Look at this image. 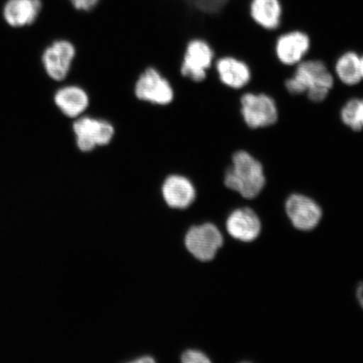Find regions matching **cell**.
<instances>
[{
  "label": "cell",
  "mask_w": 363,
  "mask_h": 363,
  "mask_svg": "<svg viewBox=\"0 0 363 363\" xmlns=\"http://www.w3.org/2000/svg\"><path fill=\"white\" fill-rule=\"evenodd\" d=\"M285 211L295 228L303 231L315 229L322 218L319 204L301 194L290 195L285 202Z\"/></svg>",
  "instance_id": "cell-10"
},
{
  "label": "cell",
  "mask_w": 363,
  "mask_h": 363,
  "mask_svg": "<svg viewBox=\"0 0 363 363\" xmlns=\"http://www.w3.org/2000/svg\"><path fill=\"white\" fill-rule=\"evenodd\" d=\"M77 147L81 152L89 153L107 147L116 135V127L103 118L82 116L72 125Z\"/></svg>",
  "instance_id": "cell-3"
},
{
  "label": "cell",
  "mask_w": 363,
  "mask_h": 363,
  "mask_svg": "<svg viewBox=\"0 0 363 363\" xmlns=\"http://www.w3.org/2000/svg\"><path fill=\"white\" fill-rule=\"evenodd\" d=\"M360 72L362 79H363V56H360Z\"/></svg>",
  "instance_id": "cell-24"
},
{
  "label": "cell",
  "mask_w": 363,
  "mask_h": 363,
  "mask_svg": "<svg viewBox=\"0 0 363 363\" xmlns=\"http://www.w3.org/2000/svg\"><path fill=\"white\" fill-rule=\"evenodd\" d=\"M249 12L252 20L262 29L278 33L283 16L279 0H252Z\"/></svg>",
  "instance_id": "cell-16"
},
{
  "label": "cell",
  "mask_w": 363,
  "mask_h": 363,
  "mask_svg": "<svg viewBox=\"0 0 363 363\" xmlns=\"http://www.w3.org/2000/svg\"><path fill=\"white\" fill-rule=\"evenodd\" d=\"M240 113L249 128H265L276 124L279 108L276 101L266 94L247 93L240 99Z\"/></svg>",
  "instance_id": "cell-6"
},
{
  "label": "cell",
  "mask_w": 363,
  "mask_h": 363,
  "mask_svg": "<svg viewBox=\"0 0 363 363\" xmlns=\"http://www.w3.org/2000/svg\"><path fill=\"white\" fill-rule=\"evenodd\" d=\"M215 61V52L208 40L202 36L189 38L185 45L180 72L194 83H202Z\"/></svg>",
  "instance_id": "cell-4"
},
{
  "label": "cell",
  "mask_w": 363,
  "mask_h": 363,
  "mask_svg": "<svg viewBox=\"0 0 363 363\" xmlns=\"http://www.w3.org/2000/svg\"><path fill=\"white\" fill-rule=\"evenodd\" d=\"M138 101L157 106H167L174 101L175 92L170 81L154 67L140 72L134 86Z\"/></svg>",
  "instance_id": "cell-5"
},
{
  "label": "cell",
  "mask_w": 363,
  "mask_h": 363,
  "mask_svg": "<svg viewBox=\"0 0 363 363\" xmlns=\"http://www.w3.org/2000/svg\"><path fill=\"white\" fill-rule=\"evenodd\" d=\"M181 361L184 363H208L210 358L201 351L188 350L182 355Z\"/></svg>",
  "instance_id": "cell-20"
},
{
  "label": "cell",
  "mask_w": 363,
  "mask_h": 363,
  "mask_svg": "<svg viewBox=\"0 0 363 363\" xmlns=\"http://www.w3.org/2000/svg\"><path fill=\"white\" fill-rule=\"evenodd\" d=\"M334 84V76L323 61L307 60L298 63L291 78L285 81V88L289 94H306L311 101L320 103L328 97Z\"/></svg>",
  "instance_id": "cell-2"
},
{
  "label": "cell",
  "mask_w": 363,
  "mask_h": 363,
  "mask_svg": "<svg viewBox=\"0 0 363 363\" xmlns=\"http://www.w3.org/2000/svg\"><path fill=\"white\" fill-rule=\"evenodd\" d=\"M162 195L165 203L172 208H187L196 199V189L188 177L171 174L162 185Z\"/></svg>",
  "instance_id": "cell-11"
},
{
  "label": "cell",
  "mask_w": 363,
  "mask_h": 363,
  "mask_svg": "<svg viewBox=\"0 0 363 363\" xmlns=\"http://www.w3.org/2000/svg\"><path fill=\"white\" fill-rule=\"evenodd\" d=\"M76 55L75 45L69 40H54L43 53L42 62L45 74L53 81L65 80L70 74Z\"/></svg>",
  "instance_id": "cell-8"
},
{
  "label": "cell",
  "mask_w": 363,
  "mask_h": 363,
  "mask_svg": "<svg viewBox=\"0 0 363 363\" xmlns=\"http://www.w3.org/2000/svg\"><path fill=\"white\" fill-rule=\"evenodd\" d=\"M226 230L231 238L240 242H253L261 233L259 217L250 208H240L227 218Z\"/></svg>",
  "instance_id": "cell-12"
},
{
  "label": "cell",
  "mask_w": 363,
  "mask_h": 363,
  "mask_svg": "<svg viewBox=\"0 0 363 363\" xmlns=\"http://www.w3.org/2000/svg\"><path fill=\"white\" fill-rule=\"evenodd\" d=\"M335 74L342 83L347 86L359 84L362 80L360 72V56L355 52L342 54L335 65Z\"/></svg>",
  "instance_id": "cell-17"
},
{
  "label": "cell",
  "mask_w": 363,
  "mask_h": 363,
  "mask_svg": "<svg viewBox=\"0 0 363 363\" xmlns=\"http://www.w3.org/2000/svg\"><path fill=\"white\" fill-rule=\"evenodd\" d=\"M310 34L302 30H289L281 33L276 39L277 58L286 66L298 65L310 51Z\"/></svg>",
  "instance_id": "cell-9"
},
{
  "label": "cell",
  "mask_w": 363,
  "mask_h": 363,
  "mask_svg": "<svg viewBox=\"0 0 363 363\" xmlns=\"http://www.w3.org/2000/svg\"><path fill=\"white\" fill-rule=\"evenodd\" d=\"M215 66L218 78L230 89H240L246 87L252 79L251 68L237 57H220Z\"/></svg>",
  "instance_id": "cell-15"
},
{
  "label": "cell",
  "mask_w": 363,
  "mask_h": 363,
  "mask_svg": "<svg viewBox=\"0 0 363 363\" xmlns=\"http://www.w3.org/2000/svg\"><path fill=\"white\" fill-rule=\"evenodd\" d=\"M340 117L343 124L355 133L363 130V99H349L340 108Z\"/></svg>",
  "instance_id": "cell-18"
},
{
  "label": "cell",
  "mask_w": 363,
  "mask_h": 363,
  "mask_svg": "<svg viewBox=\"0 0 363 363\" xmlns=\"http://www.w3.org/2000/svg\"><path fill=\"white\" fill-rule=\"evenodd\" d=\"M54 103L63 116L75 120L89 110L90 97L81 86L66 85L56 91Z\"/></svg>",
  "instance_id": "cell-13"
},
{
  "label": "cell",
  "mask_w": 363,
  "mask_h": 363,
  "mask_svg": "<svg viewBox=\"0 0 363 363\" xmlns=\"http://www.w3.org/2000/svg\"><path fill=\"white\" fill-rule=\"evenodd\" d=\"M155 362V359L152 357L143 356L138 358V359L133 360V362L135 363H151Z\"/></svg>",
  "instance_id": "cell-23"
},
{
  "label": "cell",
  "mask_w": 363,
  "mask_h": 363,
  "mask_svg": "<svg viewBox=\"0 0 363 363\" xmlns=\"http://www.w3.org/2000/svg\"><path fill=\"white\" fill-rule=\"evenodd\" d=\"M223 242V235L218 227L212 223L191 227L184 238L186 248L201 262L214 259Z\"/></svg>",
  "instance_id": "cell-7"
},
{
  "label": "cell",
  "mask_w": 363,
  "mask_h": 363,
  "mask_svg": "<svg viewBox=\"0 0 363 363\" xmlns=\"http://www.w3.org/2000/svg\"><path fill=\"white\" fill-rule=\"evenodd\" d=\"M224 184L245 199H255L265 187L264 169L251 153L239 150L231 157V166L225 172Z\"/></svg>",
  "instance_id": "cell-1"
},
{
  "label": "cell",
  "mask_w": 363,
  "mask_h": 363,
  "mask_svg": "<svg viewBox=\"0 0 363 363\" xmlns=\"http://www.w3.org/2000/svg\"><path fill=\"white\" fill-rule=\"evenodd\" d=\"M76 11L89 12L93 11L101 0H68Z\"/></svg>",
  "instance_id": "cell-21"
},
{
  "label": "cell",
  "mask_w": 363,
  "mask_h": 363,
  "mask_svg": "<svg viewBox=\"0 0 363 363\" xmlns=\"http://www.w3.org/2000/svg\"><path fill=\"white\" fill-rule=\"evenodd\" d=\"M43 11V0H7L3 18L13 28H22L34 24Z\"/></svg>",
  "instance_id": "cell-14"
},
{
  "label": "cell",
  "mask_w": 363,
  "mask_h": 363,
  "mask_svg": "<svg viewBox=\"0 0 363 363\" xmlns=\"http://www.w3.org/2000/svg\"><path fill=\"white\" fill-rule=\"evenodd\" d=\"M357 298L363 308V283L358 284L357 288Z\"/></svg>",
  "instance_id": "cell-22"
},
{
  "label": "cell",
  "mask_w": 363,
  "mask_h": 363,
  "mask_svg": "<svg viewBox=\"0 0 363 363\" xmlns=\"http://www.w3.org/2000/svg\"><path fill=\"white\" fill-rule=\"evenodd\" d=\"M194 12L204 16H216L224 10L229 0H185Z\"/></svg>",
  "instance_id": "cell-19"
}]
</instances>
